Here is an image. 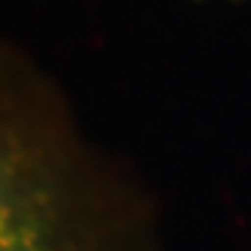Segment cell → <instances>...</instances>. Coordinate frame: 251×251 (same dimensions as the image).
Here are the masks:
<instances>
[{"label":"cell","instance_id":"1","mask_svg":"<svg viewBox=\"0 0 251 251\" xmlns=\"http://www.w3.org/2000/svg\"><path fill=\"white\" fill-rule=\"evenodd\" d=\"M0 251H167L154 191L19 40L0 49Z\"/></svg>","mask_w":251,"mask_h":251},{"label":"cell","instance_id":"2","mask_svg":"<svg viewBox=\"0 0 251 251\" xmlns=\"http://www.w3.org/2000/svg\"><path fill=\"white\" fill-rule=\"evenodd\" d=\"M194 3H227V6H242V3H251V0H194Z\"/></svg>","mask_w":251,"mask_h":251}]
</instances>
